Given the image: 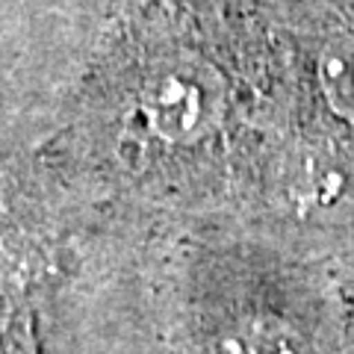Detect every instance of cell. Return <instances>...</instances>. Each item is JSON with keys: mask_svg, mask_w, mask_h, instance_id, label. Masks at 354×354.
<instances>
[{"mask_svg": "<svg viewBox=\"0 0 354 354\" xmlns=\"http://www.w3.org/2000/svg\"><path fill=\"white\" fill-rule=\"evenodd\" d=\"M48 248L24 230H0V354H41L36 310Z\"/></svg>", "mask_w": 354, "mask_h": 354, "instance_id": "obj_1", "label": "cell"}, {"mask_svg": "<svg viewBox=\"0 0 354 354\" xmlns=\"http://www.w3.org/2000/svg\"><path fill=\"white\" fill-rule=\"evenodd\" d=\"M21 221H24V195L0 165V230H21Z\"/></svg>", "mask_w": 354, "mask_h": 354, "instance_id": "obj_2", "label": "cell"}]
</instances>
